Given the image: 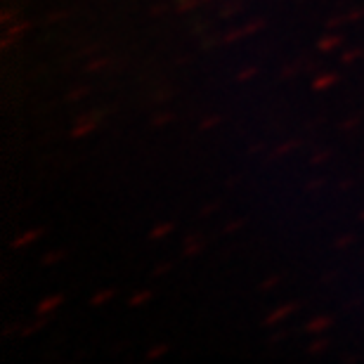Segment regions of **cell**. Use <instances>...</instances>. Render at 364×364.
Segmentation results:
<instances>
[{
  "mask_svg": "<svg viewBox=\"0 0 364 364\" xmlns=\"http://www.w3.org/2000/svg\"><path fill=\"white\" fill-rule=\"evenodd\" d=\"M60 301H62V298H60V296H55V298H50V301H46V303H43V305H41V310H43V312H48V310H53V305H60Z\"/></svg>",
  "mask_w": 364,
  "mask_h": 364,
  "instance_id": "obj_1",
  "label": "cell"
}]
</instances>
